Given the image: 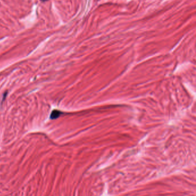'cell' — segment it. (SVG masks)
<instances>
[{"mask_svg": "<svg viewBox=\"0 0 196 196\" xmlns=\"http://www.w3.org/2000/svg\"><path fill=\"white\" fill-rule=\"evenodd\" d=\"M61 114H62L61 111H58L57 110H55L54 111H53V112L51 113V115H50V118L52 119H57L58 118H59Z\"/></svg>", "mask_w": 196, "mask_h": 196, "instance_id": "6da1fadb", "label": "cell"}]
</instances>
